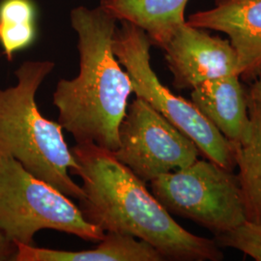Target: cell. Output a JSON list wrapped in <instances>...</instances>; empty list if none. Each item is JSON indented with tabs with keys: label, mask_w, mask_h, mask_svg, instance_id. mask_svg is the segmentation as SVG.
I'll return each mask as SVG.
<instances>
[{
	"label": "cell",
	"mask_w": 261,
	"mask_h": 261,
	"mask_svg": "<svg viewBox=\"0 0 261 261\" xmlns=\"http://www.w3.org/2000/svg\"><path fill=\"white\" fill-rule=\"evenodd\" d=\"M82 179L79 208L84 219L103 232L125 234L150 244L165 260L224 259L215 240L196 236L177 224L147 190L145 182L114 157L91 143L71 149Z\"/></svg>",
	"instance_id": "6da1fadb"
},
{
	"label": "cell",
	"mask_w": 261,
	"mask_h": 261,
	"mask_svg": "<svg viewBox=\"0 0 261 261\" xmlns=\"http://www.w3.org/2000/svg\"><path fill=\"white\" fill-rule=\"evenodd\" d=\"M79 35L80 73L60 80L53 96L58 123L76 143H91L113 152L133 92L130 76L112 50L118 19L102 6L77 7L71 13Z\"/></svg>",
	"instance_id": "7a4b0ae2"
},
{
	"label": "cell",
	"mask_w": 261,
	"mask_h": 261,
	"mask_svg": "<svg viewBox=\"0 0 261 261\" xmlns=\"http://www.w3.org/2000/svg\"><path fill=\"white\" fill-rule=\"evenodd\" d=\"M53 61H25L16 70L17 84L0 89V154L15 159L35 177L80 200L84 192L71 177L76 162L58 122L42 115L38 89Z\"/></svg>",
	"instance_id": "3957f363"
},
{
	"label": "cell",
	"mask_w": 261,
	"mask_h": 261,
	"mask_svg": "<svg viewBox=\"0 0 261 261\" xmlns=\"http://www.w3.org/2000/svg\"><path fill=\"white\" fill-rule=\"evenodd\" d=\"M0 228L12 241L35 245L42 229L99 243L103 230L88 223L70 197L31 174L15 159L0 154Z\"/></svg>",
	"instance_id": "277c9868"
},
{
	"label": "cell",
	"mask_w": 261,
	"mask_h": 261,
	"mask_svg": "<svg viewBox=\"0 0 261 261\" xmlns=\"http://www.w3.org/2000/svg\"><path fill=\"white\" fill-rule=\"evenodd\" d=\"M121 23V28H116L113 34L112 50L130 76L133 92L193 140L205 158L233 171V145L192 101L176 96L160 82L150 64L152 44L147 34L129 21L122 20Z\"/></svg>",
	"instance_id": "5b68a950"
},
{
	"label": "cell",
	"mask_w": 261,
	"mask_h": 261,
	"mask_svg": "<svg viewBox=\"0 0 261 261\" xmlns=\"http://www.w3.org/2000/svg\"><path fill=\"white\" fill-rule=\"evenodd\" d=\"M151 190L169 214L191 220L215 236L247 222L238 174L208 159L152 180Z\"/></svg>",
	"instance_id": "8992f818"
},
{
	"label": "cell",
	"mask_w": 261,
	"mask_h": 261,
	"mask_svg": "<svg viewBox=\"0 0 261 261\" xmlns=\"http://www.w3.org/2000/svg\"><path fill=\"white\" fill-rule=\"evenodd\" d=\"M118 141L112 154L143 182L186 168L200 154L193 140L139 97L128 106Z\"/></svg>",
	"instance_id": "52a82bcc"
},
{
	"label": "cell",
	"mask_w": 261,
	"mask_h": 261,
	"mask_svg": "<svg viewBox=\"0 0 261 261\" xmlns=\"http://www.w3.org/2000/svg\"><path fill=\"white\" fill-rule=\"evenodd\" d=\"M163 49L173 75L172 84L178 90H193L210 80L239 75L238 57L229 40L211 36L205 29L187 21Z\"/></svg>",
	"instance_id": "ba28073f"
},
{
	"label": "cell",
	"mask_w": 261,
	"mask_h": 261,
	"mask_svg": "<svg viewBox=\"0 0 261 261\" xmlns=\"http://www.w3.org/2000/svg\"><path fill=\"white\" fill-rule=\"evenodd\" d=\"M189 24L222 31L234 47L239 75L252 81L261 71V0H226L190 16Z\"/></svg>",
	"instance_id": "9c48e42d"
},
{
	"label": "cell",
	"mask_w": 261,
	"mask_h": 261,
	"mask_svg": "<svg viewBox=\"0 0 261 261\" xmlns=\"http://www.w3.org/2000/svg\"><path fill=\"white\" fill-rule=\"evenodd\" d=\"M192 103L233 146L250 137L248 93L238 75L210 80L192 90Z\"/></svg>",
	"instance_id": "30bf717a"
},
{
	"label": "cell",
	"mask_w": 261,
	"mask_h": 261,
	"mask_svg": "<svg viewBox=\"0 0 261 261\" xmlns=\"http://www.w3.org/2000/svg\"><path fill=\"white\" fill-rule=\"evenodd\" d=\"M226 0H216V5ZM188 0H102L101 6L118 20L141 28L152 45L163 47L185 20Z\"/></svg>",
	"instance_id": "8fae6325"
},
{
	"label": "cell",
	"mask_w": 261,
	"mask_h": 261,
	"mask_svg": "<svg viewBox=\"0 0 261 261\" xmlns=\"http://www.w3.org/2000/svg\"><path fill=\"white\" fill-rule=\"evenodd\" d=\"M100 244L80 252L38 248L16 243L15 261H162L164 257L150 244L125 234L106 232Z\"/></svg>",
	"instance_id": "7c38bea8"
},
{
	"label": "cell",
	"mask_w": 261,
	"mask_h": 261,
	"mask_svg": "<svg viewBox=\"0 0 261 261\" xmlns=\"http://www.w3.org/2000/svg\"><path fill=\"white\" fill-rule=\"evenodd\" d=\"M248 93V91H247ZM250 137L233 146L247 222L261 225V105L248 95Z\"/></svg>",
	"instance_id": "4fadbf2b"
},
{
	"label": "cell",
	"mask_w": 261,
	"mask_h": 261,
	"mask_svg": "<svg viewBox=\"0 0 261 261\" xmlns=\"http://www.w3.org/2000/svg\"><path fill=\"white\" fill-rule=\"evenodd\" d=\"M36 19L37 8L33 0L0 1V46L8 61L35 42Z\"/></svg>",
	"instance_id": "5bb4252c"
},
{
	"label": "cell",
	"mask_w": 261,
	"mask_h": 261,
	"mask_svg": "<svg viewBox=\"0 0 261 261\" xmlns=\"http://www.w3.org/2000/svg\"><path fill=\"white\" fill-rule=\"evenodd\" d=\"M214 240L221 248L235 249L261 261V225L245 222L230 231L215 236Z\"/></svg>",
	"instance_id": "9a60e30c"
},
{
	"label": "cell",
	"mask_w": 261,
	"mask_h": 261,
	"mask_svg": "<svg viewBox=\"0 0 261 261\" xmlns=\"http://www.w3.org/2000/svg\"><path fill=\"white\" fill-rule=\"evenodd\" d=\"M17 252V244L0 228V261H15Z\"/></svg>",
	"instance_id": "2e32d148"
},
{
	"label": "cell",
	"mask_w": 261,
	"mask_h": 261,
	"mask_svg": "<svg viewBox=\"0 0 261 261\" xmlns=\"http://www.w3.org/2000/svg\"><path fill=\"white\" fill-rule=\"evenodd\" d=\"M247 91L251 98L261 105V71L252 80V85L249 89H247Z\"/></svg>",
	"instance_id": "e0dca14e"
}]
</instances>
